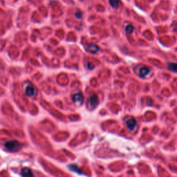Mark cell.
Listing matches in <instances>:
<instances>
[{
    "mask_svg": "<svg viewBox=\"0 0 177 177\" xmlns=\"http://www.w3.org/2000/svg\"><path fill=\"white\" fill-rule=\"evenodd\" d=\"M4 147L6 150L10 152H17L21 149L22 145L17 140H8L4 144Z\"/></svg>",
    "mask_w": 177,
    "mask_h": 177,
    "instance_id": "obj_1",
    "label": "cell"
},
{
    "mask_svg": "<svg viewBox=\"0 0 177 177\" xmlns=\"http://www.w3.org/2000/svg\"><path fill=\"white\" fill-rule=\"evenodd\" d=\"M25 92L26 94L29 97H33L36 93V90L35 88L31 83H29V84L25 88Z\"/></svg>",
    "mask_w": 177,
    "mask_h": 177,
    "instance_id": "obj_2",
    "label": "cell"
},
{
    "mask_svg": "<svg viewBox=\"0 0 177 177\" xmlns=\"http://www.w3.org/2000/svg\"><path fill=\"white\" fill-rule=\"evenodd\" d=\"M98 102H99V99L98 95L96 94H93L90 96L88 102H89L90 106H91L92 108H95V107L98 105Z\"/></svg>",
    "mask_w": 177,
    "mask_h": 177,
    "instance_id": "obj_3",
    "label": "cell"
},
{
    "mask_svg": "<svg viewBox=\"0 0 177 177\" xmlns=\"http://www.w3.org/2000/svg\"><path fill=\"white\" fill-rule=\"evenodd\" d=\"M136 124H137V123H136V120L132 118H131L128 119L126 121L127 127L128 129H129V130H131V131L135 129V127H136Z\"/></svg>",
    "mask_w": 177,
    "mask_h": 177,
    "instance_id": "obj_4",
    "label": "cell"
},
{
    "mask_svg": "<svg viewBox=\"0 0 177 177\" xmlns=\"http://www.w3.org/2000/svg\"><path fill=\"white\" fill-rule=\"evenodd\" d=\"M21 175L22 177H33L32 171L29 167H24L21 170Z\"/></svg>",
    "mask_w": 177,
    "mask_h": 177,
    "instance_id": "obj_5",
    "label": "cell"
},
{
    "mask_svg": "<svg viewBox=\"0 0 177 177\" xmlns=\"http://www.w3.org/2000/svg\"><path fill=\"white\" fill-rule=\"evenodd\" d=\"M86 50L91 53H96L99 51V47L95 44H88L86 46Z\"/></svg>",
    "mask_w": 177,
    "mask_h": 177,
    "instance_id": "obj_6",
    "label": "cell"
},
{
    "mask_svg": "<svg viewBox=\"0 0 177 177\" xmlns=\"http://www.w3.org/2000/svg\"><path fill=\"white\" fill-rule=\"evenodd\" d=\"M83 95L81 93H76L73 95V100L76 103H82L83 102Z\"/></svg>",
    "mask_w": 177,
    "mask_h": 177,
    "instance_id": "obj_7",
    "label": "cell"
},
{
    "mask_svg": "<svg viewBox=\"0 0 177 177\" xmlns=\"http://www.w3.org/2000/svg\"><path fill=\"white\" fill-rule=\"evenodd\" d=\"M150 68L145 67H141L139 70V74L141 77H145V76H147L149 74H150Z\"/></svg>",
    "mask_w": 177,
    "mask_h": 177,
    "instance_id": "obj_8",
    "label": "cell"
},
{
    "mask_svg": "<svg viewBox=\"0 0 177 177\" xmlns=\"http://www.w3.org/2000/svg\"><path fill=\"white\" fill-rule=\"evenodd\" d=\"M69 168L70 170H71L73 172H74L78 173V174H82V172L81 171V170L80 169V168L78 167L76 165H70L69 166Z\"/></svg>",
    "mask_w": 177,
    "mask_h": 177,
    "instance_id": "obj_9",
    "label": "cell"
},
{
    "mask_svg": "<svg viewBox=\"0 0 177 177\" xmlns=\"http://www.w3.org/2000/svg\"><path fill=\"white\" fill-rule=\"evenodd\" d=\"M167 67L170 71H172L174 72H177V63L170 62V63L167 65Z\"/></svg>",
    "mask_w": 177,
    "mask_h": 177,
    "instance_id": "obj_10",
    "label": "cell"
},
{
    "mask_svg": "<svg viewBox=\"0 0 177 177\" xmlns=\"http://www.w3.org/2000/svg\"><path fill=\"white\" fill-rule=\"evenodd\" d=\"M119 2H120V0H109L110 5L114 8H118V5H119Z\"/></svg>",
    "mask_w": 177,
    "mask_h": 177,
    "instance_id": "obj_11",
    "label": "cell"
},
{
    "mask_svg": "<svg viewBox=\"0 0 177 177\" xmlns=\"http://www.w3.org/2000/svg\"><path fill=\"white\" fill-rule=\"evenodd\" d=\"M125 30H126V32L127 33H132L133 30H134V28H133L132 25L129 24V25L127 26L125 28Z\"/></svg>",
    "mask_w": 177,
    "mask_h": 177,
    "instance_id": "obj_12",
    "label": "cell"
},
{
    "mask_svg": "<svg viewBox=\"0 0 177 177\" xmlns=\"http://www.w3.org/2000/svg\"><path fill=\"white\" fill-rule=\"evenodd\" d=\"M82 13H80V12H76L75 14V16L76 17V18L78 19H80L81 17H82Z\"/></svg>",
    "mask_w": 177,
    "mask_h": 177,
    "instance_id": "obj_13",
    "label": "cell"
},
{
    "mask_svg": "<svg viewBox=\"0 0 177 177\" xmlns=\"http://www.w3.org/2000/svg\"><path fill=\"white\" fill-rule=\"evenodd\" d=\"M174 30L177 31V24H176V25L174 26Z\"/></svg>",
    "mask_w": 177,
    "mask_h": 177,
    "instance_id": "obj_14",
    "label": "cell"
}]
</instances>
